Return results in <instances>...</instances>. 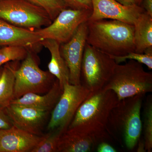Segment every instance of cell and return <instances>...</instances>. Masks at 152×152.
I'll return each instance as SVG.
<instances>
[{
  "label": "cell",
  "instance_id": "cell-1",
  "mask_svg": "<svg viewBox=\"0 0 152 152\" xmlns=\"http://www.w3.org/2000/svg\"><path fill=\"white\" fill-rule=\"evenodd\" d=\"M118 102L111 90L102 89L90 93L67 129L88 136L96 143L104 141L108 135L110 114Z\"/></svg>",
  "mask_w": 152,
  "mask_h": 152
},
{
  "label": "cell",
  "instance_id": "cell-2",
  "mask_svg": "<svg viewBox=\"0 0 152 152\" xmlns=\"http://www.w3.org/2000/svg\"><path fill=\"white\" fill-rule=\"evenodd\" d=\"M86 42L112 56L135 52L134 25L107 19L87 21Z\"/></svg>",
  "mask_w": 152,
  "mask_h": 152
},
{
  "label": "cell",
  "instance_id": "cell-3",
  "mask_svg": "<svg viewBox=\"0 0 152 152\" xmlns=\"http://www.w3.org/2000/svg\"><path fill=\"white\" fill-rule=\"evenodd\" d=\"M142 64L130 60L124 64H117L113 73L103 89L111 90L120 101L152 91V74L144 69Z\"/></svg>",
  "mask_w": 152,
  "mask_h": 152
},
{
  "label": "cell",
  "instance_id": "cell-4",
  "mask_svg": "<svg viewBox=\"0 0 152 152\" xmlns=\"http://www.w3.org/2000/svg\"><path fill=\"white\" fill-rule=\"evenodd\" d=\"M144 96L136 95L119 101L109 117L108 126L119 133L129 150L134 148L141 134V110Z\"/></svg>",
  "mask_w": 152,
  "mask_h": 152
},
{
  "label": "cell",
  "instance_id": "cell-5",
  "mask_svg": "<svg viewBox=\"0 0 152 152\" xmlns=\"http://www.w3.org/2000/svg\"><path fill=\"white\" fill-rule=\"evenodd\" d=\"M36 54L28 50L21 65L14 69L15 99L28 93L46 94L56 81V79L49 71H44L39 68Z\"/></svg>",
  "mask_w": 152,
  "mask_h": 152
},
{
  "label": "cell",
  "instance_id": "cell-6",
  "mask_svg": "<svg viewBox=\"0 0 152 152\" xmlns=\"http://www.w3.org/2000/svg\"><path fill=\"white\" fill-rule=\"evenodd\" d=\"M116 64L110 56L86 43L81 67V85L91 92L102 89Z\"/></svg>",
  "mask_w": 152,
  "mask_h": 152
},
{
  "label": "cell",
  "instance_id": "cell-7",
  "mask_svg": "<svg viewBox=\"0 0 152 152\" xmlns=\"http://www.w3.org/2000/svg\"><path fill=\"white\" fill-rule=\"evenodd\" d=\"M0 19L34 30L48 26L52 22L45 10L27 0H0Z\"/></svg>",
  "mask_w": 152,
  "mask_h": 152
},
{
  "label": "cell",
  "instance_id": "cell-8",
  "mask_svg": "<svg viewBox=\"0 0 152 152\" xmlns=\"http://www.w3.org/2000/svg\"><path fill=\"white\" fill-rule=\"evenodd\" d=\"M90 93L81 85H74L68 83L64 85L62 94L52 110L48 129H58L63 133L64 132L79 107Z\"/></svg>",
  "mask_w": 152,
  "mask_h": 152
},
{
  "label": "cell",
  "instance_id": "cell-9",
  "mask_svg": "<svg viewBox=\"0 0 152 152\" xmlns=\"http://www.w3.org/2000/svg\"><path fill=\"white\" fill-rule=\"evenodd\" d=\"M92 11L67 8L61 11L48 26L36 30L44 39L56 41L61 45L69 40L79 26L88 20Z\"/></svg>",
  "mask_w": 152,
  "mask_h": 152
},
{
  "label": "cell",
  "instance_id": "cell-10",
  "mask_svg": "<svg viewBox=\"0 0 152 152\" xmlns=\"http://www.w3.org/2000/svg\"><path fill=\"white\" fill-rule=\"evenodd\" d=\"M88 33L87 21L79 26L70 39L60 45L61 55L69 72V83L80 84L81 67Z\"/></svg>",
  "mask_w": 152,
  "mask_h": 152
},
{
  "label": "cell",
  "instance_id": "cell-11",
  "mask_svg": "<svg viewBox=\"0 0 152 152\" xmlns=\"http://www.w3.org/2000/svg\"><path fill=\"white\" fill-rule=\"evenodd\" d=\"M92 13L88 20L103 19L116 20L134 24L145 10L141 6H125L115 0H91Z\"/></svg>",
  "mask_w": 152,
  "mask_h": 152
},
{
  "label": "cell",
  "instance_id": "cell-12",
  "mask_svg": "<svg viewBox=\"0 0 152 152\" xmlns=\"http://www.w3.org/2000/svg\"><path fill=\"white\" fill-rule=\"evenodd\" d=\"M5 109L14 126L34 134L42 136V129L49 112L14 104H10Z\"/></svg>",
  "mask_w": 152,
  "mask_h": 152
},
{
  "label": "cell",
  "instance_id": "cell-13",
  "mask_svg": "<svg viewBox=\"0 0 152 152\" xmlns=\"http://www.w3.org/2000/svg\"><path fill=\"white\" fill-rule=\"evenodd\" d=\"M43 40L37 30L19 27L0 19V48L23 47L37 53L36 48Z\"/></svg>",
  "mask_w": 152,
  "mask_h": 152
},
{
  "label": "cell",
  "instance_id": "cell-14",
  "mask_svg": "<svg viewBox=\"0 0 152 152\" xmlns=\"http://www.w3.org/2000/svg\"><path fill=\"white\" fill-rule=\"evenodd\" d=\"M42 138L14 125L0 129V152H31Z\"/></svg>",
  "mask_w": 152,
  "mask_h": 152
},
{
  "label": "cell",
  "instance_id": "cell-15",
  "mask_svg": "<svg viewBox=\"0 0 152 152\" xmlns=\"http://www.w3.org/2000/svg\"><path fill=\"white\" fill-rule=\"evenodd\" d=\"M63 88L56 79L50 90L43 95L28 93L14 99L11 104L28 106L50 112L52 110L62 94Z\"/></svg>",
  "mask_w": 152,
  "mask_h": 152
},
{
  "label": "cell",
  "instance_id": "cell-16",
  "mask_svg": "<svg viewBox=\"0 0 152 152\" xmlns=\"http://www.w3.org/2000/svg\"><path fill=\"white\" fill-rule=\"evenodd\" d=\"M42 46L48 49L51 55V59L48 65L49 72L58 80L63 88L65 84L69 83V72L67 66L60 52V44L50 39L41 41Z\"/></svg>",
  "mask_w": 152,
  "mask_h": 152
},
{
  "label": "cell",
  "instance_id": "cell-17",
  "mask_svg": "<svg viewBox=\"0 0 152 152\" xmlns=\"http://www.w3.org/2000/svg\"><path fill=\"white\" fill-rule=\"evenodd\" d=\"M96 143L88 136L66 129L60 136L57 152H90Z\"/></svg>",
  "mask_w": 152,
  "mask_h": 152
},
{
  "label": "cell",
  "instance_id": "cell-18",
  "mask_svg": "<svg viewBox=\"0 0 152 152\" xmlns=\"http://www.w3.org/2000/svg\"><path fill=\"white\" fill-rule=\"evenodd\" d=\"M134 26L135 52L144 53L148 49L152 48V17L144 12Z\"/></svg>",
  "mask_w": 152,
  "mask_h": 152
},
{
  "label": "cell",
  "instance_id": "cell-19",
  "mask_svg": "<svg viewBox=\"0 0 152 152\" xmlns=\"http://www.w3.org/2000/svg\"><path fill=\"white\" fill-rule=\"evenodd\" d=\"M9 62L3 66L0 77V106L6 107L15 99V66Z\"/></svg>",
  "mask_w": 152,
  "mask_h": 152
},
{
  "label": "cell",
  "instance_id": "cell-20",
  "mask_svg": "<svg viewBox=\"0 0 152 152\" xmlns=\"http://www.w3.org/2000/svg\"><path fill=\"white\" fill-rule=\"evenodd\" d=\"M144 142L146 151L152 150V102L151 97L147 100L144 111Z\"/></svg>",
  "mask_w": 152,
  "mask_h": 152
},
{
  "label": "cell",
  "instance_id": "cell-21",
  "mask_svg": "<svg viewBox=\"0 0 152 152\" xmlns=\"http://www.w3.org/2000/svg\"><path fill=\"white\" fill-rule=\"evenodd\" d=\"M31 152H57V146L60 136L63 132L59 130L49 131Z\"/></svg>",
  "mask_w": 152,
  "mask_h": 152
},
{
  "label": "cell",
  "instance_id": "cell-22",
  "mask_svg": "<svg viewBox=\"0 0 152 152\" xmlns=\"http://www.w3.org/2000/svg\"><path fill=\"white\" fill-rule=\"evenodd\" d=\"M28 49L23 47L7 46L0 48V66L11 61H19L25 58Z\"/></svg>",
  "mask_w": 152,
  "mask_h": 152
},
{
  "label": "cell",
  "instance_id": "cell-23",
  "mask_svg": "<svg viewBox=\"0 0 152 152\" xmlns=\"http://www.w3.org/2000/svg\"><path fill=\"white\" fill-rule=\"evenodd\" d=\"M35 5L43 9L53 21L60 12L67 8L64 0H27Z\"/></svg>",
  "mask_w": 152,
  "mask_h": 152
},
{
  "label": "cell",
  "instance_id": "cell-24",
  "mask_svg": "<svg viewBox=\"0 0 152 152\" xmlns=\"http://www.w3.org/2000/svg\"><path fill=\"white\" fill-rule=\"evenodd\" d=\"M117 64L124 62L127 60L137 61L142 64L146 66L149 69H152V50H148L144 53L131 52L122 56H112Z\"/></svg>",
  "mask_w": 152,
  "mask_h": 152
},
{
  "label": "cell",
  "instance_id": "cell-25",
  "mask_svg": "<svg viewBox=\"0 0 152 152\" xmlns=\"http://www.w3.org/2000/svg\"><path fill=\"white\" fill-rule=\"evenodd\" d=\"M64 1L69 8L92 11L91 0H64Z\"/></svg>",
  "mask_w": 152,
  "mask_h": 152
},
{
  "label": "cell",
  "instance_id": "cell-26",
  "mask_svg": "<svg viewBox=\"0 0 152 152\" xmlns=\"http://www.w3.org/2000/svg\"><path fill=\"white\" fill-rule=\"evenodd\" d=\"M13 126L6 112L5 107L0 106V129H8Z\"/></svg>",
  "mask_w": 152,
  "mask_h": 152
},
{
  "label": "cell",
  "instance_id": "cell-27",
  "mask_svg": "<svg viewBox=\"0 0 152 152\" xmlns=\"http://www.w3.org/2000/svg\"><path fill=\"white\" fill-rule=\"evenodd\" d=\"M97 151L98 152H116L117 150L113 147L111 145L107 142H101L98 145L97 148Z\"/></svg>",
  "mask_w": 152,
  "mask_h": 152
},
{
  "label": "cell",
  "instance_id": "cell-28",
  "mask_svg": "<svg viewBox=\"0 0 152 152\" xmlns=\"http://www.w3.org/2000/svg\"><path fill=\"white\" fill-rule=\"evenodd\" d=\"M142 3L145 12L152 17V0H142Z\"/></svg>",
  "mask_w": 152,
  "mask_h": 152
},
{
  "label": "cell",
  "instance_id": "cell-29",
  "mask_svg": "<svg viewBox=\"0 0 152 152\" xmlns=\"http://www.w3.org/2000/svg\"><path fill=\"white\" fill-rule=\"evenodd\" d=\"M118 2L125 6H140L142 0H115Z\"/></svg>",
  "mask_w": 152,
  "mask_h": 152
},
{
  "label": "cell",
  "instance_id": "cell-30",
  "mask_svg": "<svg viewBox=\"0 0 152 152\" xmlns=\"http://www.w3.org/2000/svg\"><path fill=\"white\" fill-rule=\"evenodd\" d=\"M137 144H138V146L137 152H146L145 149V144H144V141H142L140 140H139Z\"/></svg>",
  "mask_w": 152,
  "mask_h": 152
},
{
  "label": "cell",
  "instance_id": "cell-31",
  "mask_svg": "<svg viewBox=\"0 0 152 152\" xmlns=\"http://www.w3.org/2000/svg\"><path fill=\"white\" fill-rule=\"evenodd\" d=\"M3 69V66H0V77H1V75Z\"/></svg>",
  "mask_w": 152,
  "mask_h": 152
}]
</instances>
